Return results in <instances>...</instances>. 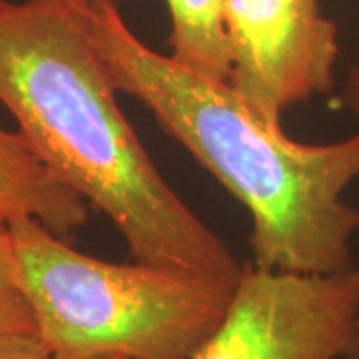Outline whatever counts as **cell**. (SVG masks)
Instances as JSON below:
<instances>
[{"instance_id": "5b68a950", "label": "cell", "mask_w": 359, "mask_h": 359, "mask_svg": "<svg viewBox=\"0 0 359 359\" xmlns=\"http://www.w3.org/2000/svg\"><path fill=\"white\" fill-rule=\"evenodd\" d=\"M224 25L230 84L264 120L334 92L339 30L318 0H224Z\"/></svg>"}, {"instance_id": "3957f363", "label": "cell", "mask_w": 359, "mask_h": 359, "mask_svg": "<svg viewBox=\"0 0 359 359\" xmlns=\"http://www.w3.org/2000/svg\"><path fill=\"white\" fill-rule=\"evenodd\" d=\"M8 226L20 285L50 359H190L226 318L238 283L98 259L34 218Z\"/></svg>"}, {"instance_id": "52a82bcc", "label": "cell", "mask_w": 359, "mask_h": 359, "mask_svg": "<svg viewBox=\"0 0 359 359\" xmlns=\"http://www.w3.org/2000/svg\"><path fill=\"white\" fill-rule=\"evenodd\" d=\"M172 58L205 76H231L230 40L224 25V0H166Z\"/></svg>"}, {"instance_id": "9c48e42d", "label": "cell", "mask_w": 359, "mask_h": 359, "mask_svg": "<svg viewBox=\"0 0 359 359\" xmlns=\"http://www.w3.org/2000/svg\"><path fill=\"white\" fill-rule=\"evenodd\" d=\"M0 359H50L39 334L0 335Z\"/></svg>"}, {"instance_id": "7c38bea8", "label": "cell", "mask_w": 359, "mask_h": 359, "mask_svg": "<svg viewBox=\"0 0 359 359\" xmlns=\"http://www.w3.org/2000/svg\"><path fill=\"white\" fill-rule=\"evenodd\" d=\"M102 359H128V358H124V355H112V358H102Z\"/></svg>"}, {"instance_id": "30bf717a", "label": "cell", "mask_w": 359, "mask_h": 359, "mask_svg": "<svg viewBox=\"0 0 359 359\" xmlns=\"http://www.w3.org/2000/svg\"><path fill=\"white\" fill-rule=\"evenodd\" d=\"M341 104L359 116V66H351L341 86Z\"/></svg>"}, {"instance_id": "ba28073f", "label": "cell", "mask_w": 359, "mask_h": 359, "mask_svg": "<svg viewBox=\"0 0 359 359\" xmlns=\"http://www.w3.org/2000/svg\"><path fill=\"white\" fill-rule=\"evenodd\" d=\"M11 334H36V323L18 278L13 231L0 218V335Z\"/></svg>"}, {"instance_id": "8fae6325", "label": "cell", "mask_w": 359, "mask_h": 359, "mask_svg": "<svg viewBox=\"0 0 359 359\" xmlns=\"http://www.w3.org/2000/svg\"><path fill=\"white\" fill-rule=\"evenodd\" d=\"M0 2H2V0H0ZM90 2H98V0H90ZM108 2H114V4L120 6V2H122V0H108Z\"/></svg>"}, {"instance_id": "6da1fadb", "label": "cell", "mask_w": 359, "mask_h": 359, "mask_svg": "<svg viewBox=\"0 0 359 359\" xmlns=\"http://www.w3.org/2000/svg\"><path fill=\"white\" fill-rule=\"evenodd\" d=\"M86 0L0 2V104L42 164L142 264L238 280L244 264L172 190L124 116Z\"/></svg>"}, {"instance_id": "277c9868", "label": "cell", "mask_w": 359, "mask_h": 359, "mask_svg": "<svg viewBox=\"0 0 359 359\" xmlns=\"http://www.w3.org/2000/svg\"><path fill=\"white\" fill-rule=\"evenodd\" d=\"M190 359H359V268L244 264L226 318Z\"/></svg>"}, {"instance_id": "7a4b0ae2", "label": "cell", "mask_w": 359, "mask_h": 359, "mask_svg": "<svg viewBox=\"0 0 359 359\" xmlns=\"http://www.w3.org/2000/svg\"><path fill=\"white\" fill-rule=\"evenodd\" d=\"M92 28L120 92L140 100L252 218L257 268L334 273L353 266L359 210V130L304 144L257 114L228 80L205 76L142 42L114 2L86 0Z\"/></svg>"}, {"instance_id": "8992f818", "label": "cell", "mask_w": 359, "mask_h": 359, "mask_svg": "<svg viewBox=\"0 0 359 359\" xmlns=\"http://www.w3.org/2000/svg\"><path fill=\"white\" fill-rule=\"evenodd\" d=\"M90 216V205L42 164L20 132L0 126V218H34L70 240Z\"/></svg>"}]
</instances>
